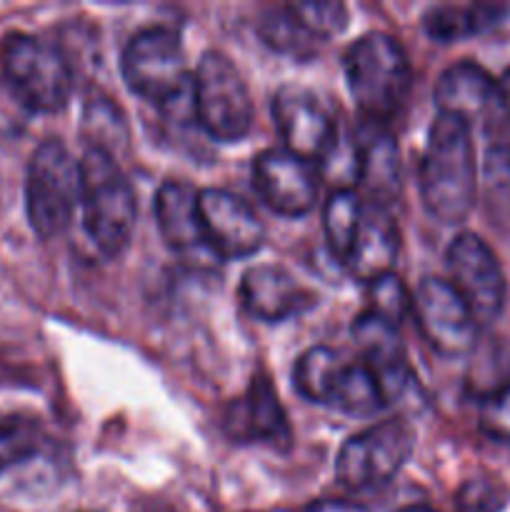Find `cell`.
<instances>
[{
    "instance_id": "1",
    "label": "cell",
    "mask_w": 510,
    "mask_h": 512,
    "mask_svg": "<svg viewBox=\"0 0 510 512\" xmlns=\"http://www.w3.org/2000/svg\"><path fill=\"white\" fill-rule=\"evenodd\" d=\"M425 210L443 225L468 220L478 195L473 128L458 115L438 113L430 125L428 143L418 170Z\"/></svg>"
},
{
    "instance_id": "2",
    "label": "cell",
    "mask_w": 510,
    "mask_h": 512,
    "mask_svg": "<svg viewBox=\"0 0 510 512\" xmlns=\"http://www.w3.org/2000/svg\"><path fill=\"white\" fill-rule=\"evenodd\" d=\"M80 210L95 248L108 258L123 255L138 223V203L128 175L110 150L85 148L80 158Z\"/></svg>"
},
{
    "instance_id": "3",
    "label": "cell",
    "mask_w": 510,
    "mask_h": 512,
    "mask_svg": "<svg viewBox=\"0 0 510 512\" xmlns=\"http://www.w3.org/2000/svg\"><path fill=\"white\" fill-rule=\"evenodd\" d=\"M120 70L125 85L145 103L175 118L193 115V73L175 30L153 25L135 33L125 45Z\"/></svg>"
},
{
    "instance_id": "4",
    "label": "cell",
    "mask_w": 510,
    "mask_h": 512,
    "mask_svg": "<svg viewBox=\"0 0 510 512\" xmlns=\"http://www.w3.org/2000/svg\"><path fill=\"white\" fill-rule=\"evenodd\" d=\"M350 95L368 123L385 125L410 93L413 73L403 45L388 33H365L343 58Z\"/></svg>"
},
{
    "instance_id": "5",
    "label": "cell",
    "mask_w": 510,
    "mask_h": 512,
    "mask_svg": "<svg viewBox=\"0 0 510 512\" xmlns=\"http://www.w3.org/2000/svg\"><path fill=\"white\" fill-rule=\"evenodd\" d=\"M0 70L20 105L58 113L73 95V68L63 50L30 33H8L0 43Z\"/></svg>"
},
{
    "instance_id": "6",
    "label": "cell",
    "mask_w": 510,
    "mask_h": 512,
    "mask_svg": "<svg viewBox=\"0 0 510 512\" xmlns=\"http://www.w3.org/2000/svg\"><path fill=\"white\" fill-rule=\"evenodd\" d=\"M80 205V160L63 140L48 138L35 148L25 178V210L33 233L53 240L65 233Z\"/></svg>"
},
{
    "instance_id": "7",
    "label": "cell",
    "mask_w": 510,
    "mask_h": 512,
    "mask_svg": "<svg viewBox=\"0 0 510 512\" xmlns=\"http://www.w3.org/2000/svg\"><path fill=\"white\" fill-rule=\"evenodd\" d=\"M193 120L220 143H238L253 128V100L243 75L218 50H208L193 70Z\"/></svg>"
},
{
    "instance_id": "8",
    "label": "cell",
    "mask_w": 510,
    "mask_h": 512,
    "mask_svg": "<svg viewBox=\"0 0 510 512\" xmlns=\"http://www.w3.org/2000/svg\"><path fill=\"white\" fill-rule=\"evenodd\" d=\"M413 448V425L403 418L385 420L345 440L335 460V475L348 490L380 488L400 473Z\"/></svg>"
},
{
    "instance_id": "9",
    "label": "cell",
    "mask_w": 510,
    "mask_h": 512,
    "mask_svg": "<svg viewBox=\"0 0 510 512\" xmlns=\"http://www.w3.org/2000/svg\"><path fill=\"white\" fill-rule=\"evenodd\" d=\"M273 120L285 150L308 163H325L338 150V120L303 85H283L273 95Z\"/></svg>"
},
{
    "instance_id": "10",
    "label": "cell",
    "mask_w": 510,
    "mask_h": 512,
    "mask_svg": "<svg viewBox=\"0 0 510 512\" xmlns=\"http://www.w3.org/2000/svg\"><path fill=\"white\" fill-rule=\"evenodd\" d=\"M450 285L463 298L475 323L490 325L500 318L505 305V275L498 258L480 235H455L448 248Z\"/></svg>"
},
{
    "instance_id": "11",
    "label": "cell",
    "mask_w": 510,
    "mask_h": 512,
    "mask_svg": "<svg viewBox=\"0 0 510 512\" xmlns=\"http://www.w3.org/2000/svg\"><path fill=\"white\" fill-rule=\"evenodd\" d=\"M413 315L425 343L443 358H460L478 345V323L448 280L425 278L413 293Z\"/></svg>"
},
{
    "instance_id": "12",
    "label": "cell",
    "mask_w": 510,
    "mask_h": 512,
    "mask_svg": "<svg viewBox=\"0 0 510 512\" xmlns=\"http://www.w3.org/2000/svg\"><path fill=\"white\" fill-rule=\"evenodd\" d=\"M435 105L438 113L458 115L473 128L480 125L490 140H508V115H505L500 85L480 65L463 60L450 65L435 83Z\"/></svg>"
},
{
    "instance_id": "13",
    "label": "cell",
    "mask_w": 510,
    "mask_h": 512,
    "mask_svg": "<svg viewBox=\"0 0 510 512\" xmlns=\"http://www.w3.org/2000/svg\"><path fill=\"white\" fill-rule=\"evenodd\" d=\"M198 208L205 248L220 260H245L263 248V220L240 195L230 190L205 188L198 193Z\"/></svg>"
},
{
    "instance_id": "14",
    "label": "cell",
    "mask_w": 510,
    "mask_h": 512,
    "mask_svg": "<svg viewBox=\"0 0 510 512\" xmlns=\"http://www.w3.org/2000/svg\"><path fill=\"white\" fill-rule=\"evenodd\" d=\"M253 188L273 213L300 218L308 215L318 200V165L285 148H268L253 160Z\"/></svg>"
},
{
    "instance_id": "15",
    "label": "cell",
    "mask_w": 510,
    "mask_h": 512,
    "mask_svg": "<svg viewBox=\"0 0 510 512\" xmlns=\"http://www.w3.org/2000/svg\"><path fill=\"white\" fill-rule=\"evenodd\" d=\"M353 340L363 355V363L368 365L380 393H383L385 405L398 400L408 388L410 375H413L398 328L365 310L363 315L355 318Z\"/></svg>"
},
{
    "instance_id": "16",
    "label": "cell",
    "mask_w": 510,
    "mask_h": 512,
    "mask_svg": "<svg viewBox=\"0 0 510 512\" xmlns=\"http://www.w3.org/2000/svg\"><path fill=\"white\" fill-rule=\"evenodd\" d=\"M240 300L245 310L263 323H283L318 303V298L280 265H255L245 270Z\"/></svg>"
},
{
    "instance_id": "17",
    "label": "cell",
    "mask_w": 510,
    "mask_h": 512,
    "mask_svg": "<svg viewBox=\"0 0 510 512\" xmlns=\"http://www.w3.org/2000/svg\"><path fill=\"white\" fill-rule=\"evenodd\" d=\"M355 178L368 193V203L388 208L403 188L398 143L385 125L368 123L358 130L355 138Z\"/></svg>"
},
{
    "instance_id": "18",
    "label": "cell",
    "mask_w": 510,
    "mask_h": 512,
    "mask_svg": "<svg viewBox=\"0 0 510 512\" xmlns=\"http://www.w3.org/2000/svg\"><path fill=\"white\" fill-rule=\"evenodd\" d=\"M398 250V228H395V220L390 218L388 208L363 200L358 235H355L345 268L350 270V275H355V280H363L370 285L383 275L393 273Z\"/></svg>"
},
{
    "instance_id": "19",
    "label": "cell",
    "mask_w": 510,
    "mask_h": 512,
    "mask_svg": "<svg viewBox=\"0 0 510 512\" xmlns=\"http://www.w3.org/2000/svg\"><path fill=\"white\" fill-rule=\"evenodd\" d=\"M198 193L183 180H165L153 200V213L165 245L178 253H193L205 248L203 223H200Z\"/></svg>"
},
{
    "instance_id": "20",
    "label": "cell",
    "mask_w": 510,
    "mask_h": 512,
    "mask_svg": "<svg viewBox=\"0 0 510 512\" xmlns=\"http://www.w3.org/2000/svg\"><path fill=\"white\" fill-rule=\"evenodd\" d=\"M233 425V438L265 443L270 448H288L290 425L278 403L273 385L265 375H258L250 383L248 395L233 408L228 420Z\"/></svg>"
},
{
    "instance_id": "21",
    "label": "cell",
    "mask_w": 510,
    "mask_h": 512,
    "mask_svg": "<svg viewBox=\"0 0 510 512\" xmlns=\"http://www.w3.org/2000/svg\"><path fill=\"white\" fill-rule=\"evenodd\" d=\"M508 13L500 5H435L423 15V28L438 43L470 38L490 30Z\"/></svg>"
},
{
    "instance_id": "22",
    "label": "cell",
    "mask_w": 510,
    "mask_h": 512,
    "mask_svg": "<svg viewBox=\"0 0 510 512\" xmlns=\"http://www.w3.org/2000/svg\"><path fill=\"white\" fill-rule=\"evenodd\" d=\"M345 360L340 358L338 350L328 348V345H318V348L305 350L298 358L293 370V385L308 403L330 405L335 393V383L343 370Z\"/></svg>"
},
{
    "instance_id": "23",
    "label": "cell",
    "mask_w": 510,
    "mask_h": 512,
    "mask_svg": "<svg viewBox=\"0 0 510 512\" xmlns=\"http://www.w3.org/2000/svg\"><path fill=\"white\" fill-rule=\"evenodd\" d=\"M360 215H363V200H360V195L355 190L338 188L330 193L323 210V230L330 255L340 265L348 263L355 235H358Z\"/></svg>"
},
{
    "instance_id": "24",
    "label": "cell",
    "mask_w": 510,
    "mask_h": 512,
    "mask_svg": "<svg viewBox=\"0 0 510 512\" xmlns=\"http://www.w3.org/2000/svg\"><path fill=\"white\" fill-rule=\"evenodd\" d=\"M485 208L498 228L510 230V138L490 140L483 165Z\"/></svg>"
},
{
    "instance_id": "25",
    "label": "cell",
    "mask_w": 510,
    "mask_h": 512,
    "mask_svg": "<svg viewBox=\"0 0 510 512\" xmlns=\"http://www.w3.org/2000/svg\"><path fill=\"white\" fill-rule=\"evenodd\" d=\"M330 408H338L348 415H373L380 408H385L383 393H380L373 373H370L363 360L343 365L338 383H335Z\"/></svg>"
},
{
    "instance_id": "26",
    "label": "cell",
    "mask_w": 510,
    "mask_h": 512,
    "mask_svg": "<svg viewBox=\"0 0 510 512\" xmlns=\"http://www.w3.org/2000/svg\"><path fill=\"white\" fill-rule=\"evenodd\" d=\"M260 38L275 48L278 53H288V55H298V58H305L315 50V43L318 40L308 33V30L300 25V20L295 18L290 5L285 8H273L270 13H265L260 18Z\"/></svg>"
},
{
    "instance_id": "27",
    "label": "cell",
    "mask_w": 510,
    "mask_h": 512,
    "mask_svg": "<svg viewBox=\"0 0 510 512\" xmlns=\"http://www.w3.org/2000/svg\"><path fill=\"white\" fill-rule=\"evenodd\" d=\"M370 300H373L370 313H375L395 328L413 313V295L408 293L403 280L395 273H388L370 283Z\"/></svg>"
},
{
    "instance_id": "28",
    "label": "cell",
    "mask_w": 510,
    "mask_h": 512,
    "mask_svg": "<svg viewBox=\"0 0 510 512\" xmlns=\"http://www.w3.org/2000/svg\"><path fill=\"white\" fill-rule=\"evenodd\" d=\"M290 10L315 40L333 38L348 28V8L343 3H295Z\"/></svg>"
},
{
    "instance_id": "29",
    "label": "cell",
    "mask_w": 510,
    "mask_h": 512,
    "mask_svg": "<svg viewBox=\"0 0 510 512\" xmlns=\"http://www.w3.org/2000/svg\"><path fill=\"white\" fill-rule=\"evenodd\" d=\"M505 508V493L488 480H470L458 495V512H500Z\"/></svg>"
},
{
    "instance_id": "30",
    "label": "cell",
    "mask_w": 510,
    "mask_h": 512,
    "mask_svg": "<svg viewBox=\"0 0 510 512\" xmlns=\"http://www.w3.org/2000/svg\"><path fill=\"white\" fill-rule=\"evenodd\" d=\"M483 430L500 443H510V385L485 398Z\"/></svg>"
},
{
    "instance_id": "31",
    "label": "cell",
    "mask_w": 510,
    "mask_h": 512,
    "mask_svg": "<svg viewBox=\"0 0 510 512\" xmlns=\"http://www.w3.org/2000/svg\"><path fill=\"white\" fill-rule=\"evenodd\" d=\"M28 440L18 430H0V473L28 455Z\"/></svg>"
},
{
    "instance_id": "32",
    "label": "cell",
    "mask_w": 510,
    "mask_h": 512,
    "mask_svg": "<svg viewBox=\"0 0 510 512\" xmlns=\"http://www.w3.org/2000/svg\"><path fill=\"white\" fill-rule=\"evenodd\" d=\"M305 512H368L363 505L348 503V500H318Z\"/></svg>"
},
{
    "instance_id": "33",
    "label": "cell",
    "mask_w": 510,
    "mask_h": 512,
    "mask_svg": "<svg viewBox=\"0 0 510 512\" xmlns=\"http://www.w3.org/2000/svg\"><path fill=\"white\" fill-rule=\"evenodd\" d=\"M500 95H503V105H505V115H508V130H510V68L505 70V75L500 78Z\"/></svg>"
},
{
    "instance_id": "34",
    "label": "cell",
    "mask_w": 510,
    "mask_h": 512,
    "mask_svg": "<svg viewBox=\"0 0 510 512\" xmlns=\"http://www.w3.org/2000/svg\"><path fill=\"white\" fill-rule=\"evenodd\" d=\"M400 512H435V510L425 508V505H410V508H403Z\"/></svg>"
}]
</instances>
